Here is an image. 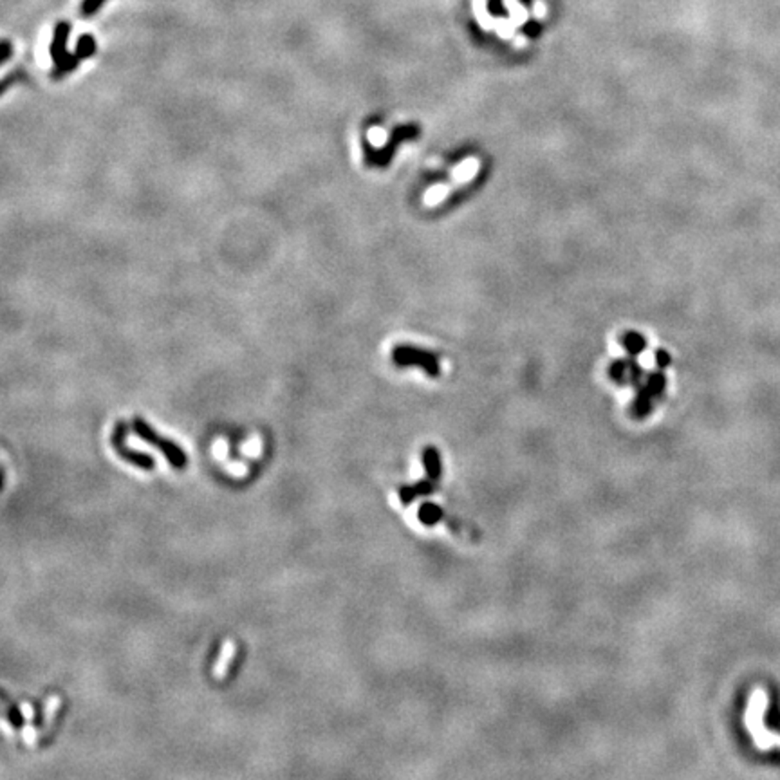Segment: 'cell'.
Segmentation results:
<instances>
[{"mask_svg": "<svg viewBox=\"0 0 780 780\" xmlns=\"http://www.w3.org/2000/svg\"><path fill=\"white\" fill-rule=\"evenodd\" d=\"M69 33H71V26L67 22H58L56 26H54L53 40H51V47H49L51 58H53V64H54L53 67L54 80L64 78L67 73H73V71L78 67V64L81 61L80 58L76 56V53L71 54L69 51H67Z\"/></svg>", "mask_w": 780, "mask_h": 780, "instance_id": "cell-1", "label": "cell"}, {"mask_svg": "<svg viewBox=\"0 0 780 780\" xmlns=\"http://www.w3.org/2000/svg\"><path fill=\"white\" fill-rule=\"evenodd\" d=\"M132 429H134V432L138 434L143 441H146L149 444H154L156 448H159L174 468H179V470L181 468H184V464H186V455L183 454V450H181L176 443H172V441L163 439V437H161L145 419L136 417L134 423H132Z\"/></svg>", "mask_w": 780, "mask_h": 780, "instance_id": "cell-2", "label": "cell"}, {"mask_svg": "<svg viewBox=\"0 0 780 780\" xmlns=\"http://www.w3.org/2000/svg\"><path fill=\"white\" fill-rule=\"evenodd\" d=\"M125 432H126L125 423H118L114 429V436H112V444H114V450L118 451L119 457L129 461V463L134 464V466L143 468V470H152L154 468L152 457H150L149 454H141V451L130 450V448L125 444Z\"/></svg>", "mask_w": 780, "mask_h": 780, "instance_id": "cell-3", "label": "cell"}, {"mask_svg": "<svg viewBox=\"0 0 780 780\" xmlns=\"http://www.w3.org/2000/svg\"><path fill=\"white\" fill-rule=\"evenodd\" d=\"M394 361L398 365H401V367H406V365H419V367L425 369L429 374L436 376L437 372H439V369H437V361L434 356L426 354V352L423 351H417V349H412V347H403V345H399L398 349L394 351Z\"/></svg>", "mask_w": 780, "mask_h": 780, "instance_id": "cell-4", "label": "cell"}, {"mask_svg": "<svg viewBox=\"0 0 780 780\" xmlns=\"http://www.w3.org/2000/svg\"><path fill=\"white\" fill-rule=\"evenodd\" d=\"M414 134H416V132H414V129H409V126H399V129L394 130L392 139H390L389 145H386L383 150H374L371 146V143L365 141V157H367V163H371V165H378V166L386 165V163L390 161V156H392V152H394L396 145H398L401 139L410 138V136H414Z\"/></svg>", "mask_w": 780, "mask_h": 780, "instance_id": "cell-5", "label": "cell"}, {"mask_svg": "<svg viewBox=\"0 0 780 780\" xmlns=\"http://www.w3.org/2000/svg\"><path fill=\"white\" fill-rule=\"evenodd\" d=\"M434 491V481H421L414 486H401L399 488V501L403 506H409L410 502H414V499L421 497V495H430Z\"/></svg>", "mask_w": 780, "mask_h": 780, "instance_id": "cell-6", "label": "cell"}, {"mask_svg": "<svg viewBox=\"0 0 780 780\" xmlns=\"http://www.w3.org/2000/svg\"><path fill=\"white\" fill-rule=\"evenodd\" d=\"M423 463H425L426 475H429L434 482L439 481L441 474H443V464H441L439 451H437L434 446H426L425 451H423Z\"/></svg>", "mask_w": 780, "mask_h": 780, "instance_id": "cell-7", "label": "cell"}, {"mask_svg": "<svg viewBox=\"0 0 780 780\" xmlns=\"http://www.w3.org/2000/svg\"><path fill=\"white\" fill-rule=\"evenodd\" d=\"M234 656H235V643L226 641L221 650V658H219L217 663H215V669H214L215 679H222V677L226 676V672H228V669H230V663L231 659H234Z\"/></svg>", "mask_w": 780, "mask_h": 780, "instance_id": "cell-8", "label": "cell"}, {"mask_svg": "<svg viewBox=\"0 0 780 780\" xmlns=\"http://www.w3.org/2000/svg\"><path fill=\"white\" fill-rule=\"evenodd\" d=\"M417 516H419V520L425 526H436V524H439L441 520H443L444 513H443V509H441L437 504H432V502H425V504H421L419 511H417Z\"/></svg>", "mask_w": 780, "mask_h": 780, "instance_id": "cell-9", "label": "cell"}, {"mask_svg": "<svg viewBox=\"0 0 780 780\" xmlns=\"http://www.w3.org/2000/svg\"><path fill=\"white\" fill-rule=\"evenodd\" d=\"M76 56L80 58V60H85V58H91L92 54L96 53V40L94 36L91 35H84L80 36V40H78L76 44Z\"/></svg>", "mask_w": 780, "mask_h": 780, "instance_id": "cell-10", "label": "cell"}, {"mask_svg": "<svg viewBox=\"0 0 780 780\" xmlns=\"http://www.w3.org/2000/svg\"><path fill=\"white\" fill-rule=\"evenodd\" d=\"M105 2H107V0H84L80 6V15L84 16V19H89V16L96 15V11H98Z\"/></svg>", "mask_w": 780, "mask_h": 780, "instance_id": "cell-11", "label": "cell"}, {"mask_svg": "<svg viewBox=\"0 0 780 780\" xmlns=\"http://www.w3.org/2000/svg\"><path fill=\"white\" fill-rule=\"evenodd\" d=\"M9 58H11V44L6 40V42L2 44V61H8Z\"/></svg>", "mask_w": 780, "mask_h": 780, "instance_id": "cell-12", "label": "cell"}, {"mask_svg": "<svg viewBox=\"0 0 780 780\" xmlns=\"http://www.w3.org/2000/svg\"><path fill=\"white\" fill-rule=\"evenodd\" d=\"M11 723L15 724V726H20V724H22V719H20V714H19V710H16L15 706H13V710H11Z\"/></svg>", "mask_w": 780, "mask_h": 780, "instance_id": "cell-13", "label": "cell"}]
</instances>
